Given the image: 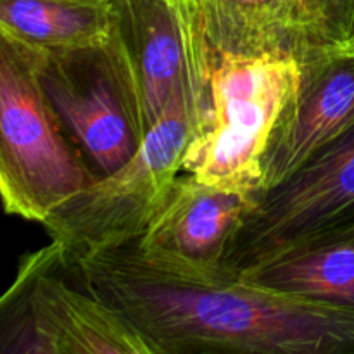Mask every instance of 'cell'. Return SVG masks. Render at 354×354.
Instances as JSON below:
<instances>
[{
	"label": "cell",
	"mask_w": 354,
	"mask_h": 354,
	"mask_svg": "<svg viewBox=\"0 0 354 354\" xmlns=\"http://www.w3.org/2000/svg\"><path fill=\"white\" fill-rule=\"evenodd\" d=\"M69 263L76 282L120 315L151 354H354V310L241 279H183L149 265L135 241Z\"/></svg>",
	"instance_id": "1"
},
{
	"label": "cell",
	"mask_w": 354,
	"mask_h": 354,
	"mask_svg": "<svg viewBox=\"0 0 354 354\" xmlns=\"http://www.w3.org/2000/svg\"><path fill=\"white\" fill-rule=\"evenodd\" d=\"M40 50L0 24V201L44 225L97 180L40 80Z\"/></svg>",
	"instance_id": "2"
},
{
	"label": "cell",
	"mask_w": 354,
	"mask_h": 354,
	"mask_svg": "<svg viewBox=\"0 0 354 354\" xmlns=\"http://www.w3.org/2000/svg\"><path fill=\"white\" fill-rule=\"evenodd\" d=\"M299 82L290 55H218L207 104L187 149L182 173L209 185L261 190V161Z\"/></svg>",
	"instance_id": "3"
},
{
	"label": "cell",
	"mask_w": 354,
	"mask_h": 354,
	"mask_svg": "<svg viewBox=\"0 0 354 354\" xmlns=\"http://www.w3.org/2000/svg\"><path fill=\"white\" fill-rule=\"evenodd\" d=\"M196 130V102L180 93L121 168L97 178L45 221L47 234L64 245L69 261L127 244L147 230L182 173Z\"/></svg>",
	"instance_id": "4"
},
{
	"label": "cell",
	"mask_w": 354,
	"mask_h": 354,
	"mask_svg": "<svg viewBox=\"0 0 354 354\" xmlns=\"http://www.w3.org/2000/svg\"><path fill=\"white\" fill-rule=\"evenodd\" d=\"M0 354H151L140 335L71 273L52 241L23 256L0 296Z\"/></svg>",
	"instance_id": "5"
},
{
	"label": "cell",
	"mask_w": 354,
	"mask_h": 354,
	"mask_svg": "<svg viewBox=\"0 0 354 354\" xmlns=\"http://www.w3.org/2000/svg\"><path fill=\"white\" fill-rule=\"evenodd\" d=\"M40 80L66 133L97 178L116 171L147 133L137 80L114 28L107 37L40 50Z\"/></svg>",
	"instance_id": "6"
},
{
	"label": "cell",
	"mask_w": 354,
	"mask_h": 354,
	"mask_svg": "<svg viewBox=\"0 0 354 354\" xmlns=\"http://www.w3.org/2000/svg\"><path fill=\"white\" fill-rule=\"evenodd\" d=\"M354 230V124L270 189L232 239L225 272H242L317 239Z\"/></svg>",
	"instance_id": "7"
},
{
	"label": "cell",
	"mask_w": 354,
	"mask_h": 354,
	"mask_svg": "<svg viewBox=\"0 0 354 354\" xmlns=\"http://www.w3.org/2000/svg\"><path fill=\"white\" fill-rule=\"evenodd\" d=\"M114 33L137 80L147 130L180 93L206 111L213 52L187 0H111Z\"/></svg>",
	"instance_id": "8"
},
{
	"label": "cell",
	"mask_w": 354,
	"mask_h": 354,
	"mask_svg": "<svg viewBox=\"0 0 354 354\" xmlns=\"http://www.w3.org/2000/svg\"><path fill=\"white\" fill-rule=\"evenodd\" d=\"M252 190L178 176L147 230L135 239L149 265L203 282L230 280L225 256L256 201Z\"/></svg>",
	"instance_id": "9"
},
{
	"label": "cell",
	"mask_w": 354,
	"mask_h": 354,
	"mask_svg": "<svg viewBox=\"0 0 354 354\" xmlns=\"http://www.w3.org/2000/svg\"><path fill=\"white\" fill-rule=\"evenodd\" d=\"M354 124V45L315 48L299 59V82L261 161V190L303 166Z\"/></svg>",
	"instance_id": "10"
},
{
	"label": "cell",
	"mask_w": 354,
	"mask_h": 354,
	"mask_svg": "<svg viewBox=\"0 0 354 354\" xmlns=\"http://www.w3.org/2000/svg\"><path fill=\"white\" fill-rule=\"evenodd\" d=\"M213 57L313 50L303 0H187Z\"/></svg>",
	"instance_id": "11"
},
{
	"label": "cell",
	"mask_w": 354,
	"mask_h": 354,
	"mask_svg": "<svg viewBox=\"0 0 354 354\" xmlns=\"http://www.w3.org/2000/svg\"><path fill=\"white\" fill-rule=\"evenodd\" d=\"M237 279L308 303L354 310V230L297 245Z\"/></svg>",
	"instance_id": "12"
},
{
	"label": "cell",
	"mask_w": 354,
	"mask_h": 354,
	"mask_svg": "<svg viewBox=\"0 0 354 354\" xmlns=\"http://www.w3.org/2000/svg\"><path fill=\"white\" fill-rule=\"evenodd\" d=\"M113 23L111 0H0V24L41 52L100 40Z\"/></svg>",
	"instance_id": "13"
},
{
	"label": "cell",
	"mask_w": 354,
	"mask_h": 354,
	"mask_svg": "<svg viewBox=\"0 0 354 354\" xmlns=\"http://www.w3.org/2000/svg\"><path fill=\"white\" fill-rule=\"evenodd\" d=\"M311 47L354 45V0H303Z\"/></svg>",
	"instance_id": "14"
}]
</instances>
